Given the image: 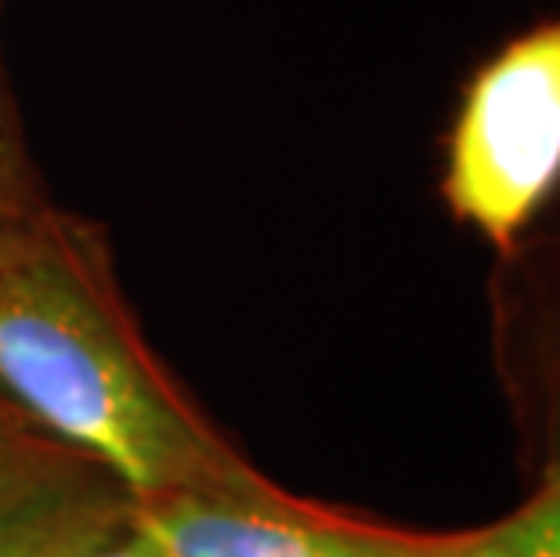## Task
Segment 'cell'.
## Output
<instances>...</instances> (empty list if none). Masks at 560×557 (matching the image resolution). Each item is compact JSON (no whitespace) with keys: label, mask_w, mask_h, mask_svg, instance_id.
<instances>
[{"label":"cell","mask_w":560,"mask_h":557,"mask_svg":"<svg viewBox=\"0 0 560 557\" xmlns=\"http://www.w3.org/2000/svg\"><path fill=\"white\" fill-rule=\"evenodd\" d=\"M560 196V19L506 40L463 88L441 199L510 260Z\"/></svg>","instance_id":"2"},{"label":"cell","mask_w":560,"mask_h":557,"mask_svg":"<svg viewBox=\"0 0 560 557\" xmlns=\"http://www.w3.org/2000/svg\"><path fill=\"white\" fill-rule=\"evenodd\" d=\"M98 471L73 449L58 445L37 423L26 420L0 395V496H15L40 485L73 478V474Z\"/></svg>","instance_id":"7"},{"label":"cell","mask_w":560,"mask_h":557,"mask_svg":"<svg viewBox=\"0 0 560 557\" xmlns=\"http://www.w3.org/2000/svg\"><path fill=\"white\" fill-rule=\"evenodd\" d=\"M135 525L166 557H448L467 536L332 511L268 478L135 503Z\"/></svg>","instance_id":"3"},{"label":"cell","mask_w":560,"mask_h":557,"mask_svg":"<svg viewBox=\"0 0 560 557\" xmlns=\"http://www.w3.org/2000/svg\"><path fill=\"white\" fill-rule=\"evenodd\" d=\"M0 395L135 503L265 481L152 355L105 246L55 210L0 207Z\"/></svg>","instance_id":"1"},{"label":"cell","mask_w":560,"mask_h":557,"mask_svg":"<svg viewBox=\"0 0 560 557\" xmlns=\"http://www.w3.org/2000/svg\"><path fill=\"white\" fill-rule=\"evenodd\" d=\"M448 557H560V471L532 481L510 514L467 529Z\"/></svg>","instance_id":"6"},{"label":"cell","mask_w":560,"mask_h":557,"mask_svg":"<svg viewBox=\"0 0 560 557\" xmlns=\"http://www.w3.org/2000/svg\"><path fill=\"white\" fill-rule=\"evenodd\" d=\"M88 557H166V554L135 525V514H130L127 525L116 532V536L105 539L102 547H94Z\"/></svg>","instance_id":"8"},{"label":"cell","mask_w":560,"mask_h":557,"mask_svg":"<svg viewBox=\"0 0 560 557\" xmlns=\"http://www.w3.org/2000/svg\"><path fill=\"white\" fill-rule=\"evenodd\" d=\"M510 287L499 307V359L514 406L528 478L560 471V240L506 260Z\"/></svg>","instance_id":"4"},{"label":"cell","mask_w":560,"mask_h":557,"mask_svg":"<svg viewBox=\"0 0 560 557\" xmlns=\"http://www.w3.org/2000/svg\"><path fill=\"white\" fill-rule=\"evenodd\" d=\"M130 514L135 500L102 471L0 496V557H88Z\"/></svg>","instance_id":"5"}]
</instances>
